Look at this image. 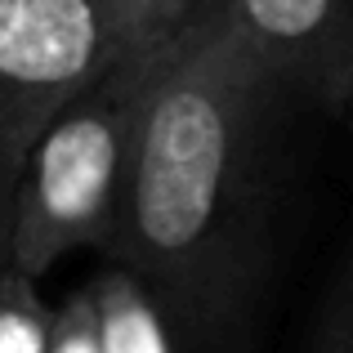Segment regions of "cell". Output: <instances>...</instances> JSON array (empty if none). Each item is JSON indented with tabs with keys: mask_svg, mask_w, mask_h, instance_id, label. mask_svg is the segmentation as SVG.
I'll use <instances>...</instances> for the list:
<instances>
[{
	"mask_svg": "<svg viewBox=\"0 0 353 353\" xmlns=\"http://www.w3.org/2000/svg\"><path fill=\"white\" fill-rule=\"evenodd\" d=\"M291 99L197 14L148 59L108 259L170 353H246L273 273Z\"/></svg>",
	"mask_w": 353,
	"mask_h": 353,
	"instance_id": "obj_1",
	"label": "cell"
},
{
	"mask_svg": "<svg viewBox=\"0 0 353 353\" xmlns=\"http://www.w3.org/2000/svg\"><path fill=\"white\" fill-rule=\"evenodd\" d=\"M148 63L108 59L32 143L0 224V268L41 282L59 259L112 241Z\"/></svg>",
	"mask_w": 353,
	"mask_h": 353,
	"instance_id": "obj_2",
	"label": "cell"
},
{
	"mask_svg": "<svg viewBox=\"0 0 353 353\" xmlns=\"http://www.w3.org/2000/svg\"><path fill=\"white\" fill-rule=\"evenodd\" d=\"M108 63V27L90 0H0V224L32 143Z\"/></svg>",
	"mask_w": 353,
	"mask_h": 353,
	"instance_id": "obj_3",
	"label": "cell"
},
{
	"mask_svg": "<svg viewBox=\"0 0 353 353\" xmlns=\"http://www.w3.org/2000/svg\"><path fill=\"white\" fill-rule=\"evenodd\" d=\"M241 54L282 90L322 112H345L353 94L349 0H206Z\"/></svg>",
	"mask_w": 353,
	"mask_h": 353,
	"instance_id": "obj_4",
	"label": "cell"
},
{
	"mask_svg": "<svg viewBox=\"0 0 353 353\" xmlns=\"http://www.w3.org/2000/svg\"><path fill=\"white\" fill-rule=\"evenodd\" d=\"M201 9H206V0H121L117 18H112V32H108V59L148 63Z\"/></svg>",
	"mask_w": 353,
	"mask_h": 353,
	"instance_id": "obj_5",
	"label": "cell"
},
{
	"mask_svg": "<svg viewBox=\"0 0 353 353\" xmlns=\"http://www.w3.org/2000/svg\"><path fill=\"white\" fill-rule=\"evenodd\" d=\"M50 318L36 286L0 268V353H45Z\"/></svg>",
	"mask_w": 353,
	"mask_h": 353,
	"instance_id": "obj_6",
	"label": "cell"
},
{
	"mask_svg": "<svg viewBox=\"0 0 353 353\" xmlns=\"http://www.w3.org/2000/svg\"><path fill=\"white\" fill-rule=\"evenodd\" d=\"M309 353H353V286H349V264L336 268L331 295L322 313L313 318Z\"/></svg>",
	"mask_w": 353,
	"mask_h": 353,
	"instance_id": "obj_7",
	"label": "cell"
},
{
	"mask_svg": "<svg viewBox=\"0 0 353 353\" xmlns=\"http://www.w3.org/2000/svg\"><path fill=\"white\" fill-rule=\"evenodd\" d=\"M45 353H103V336H99V318H94L90 286L77 291L50 318V345H45Z\"/></svg>",
	"mask_w": 353,
	"mask_h": 353,
	"instance_id": "obj_8",
	"label": "cell"
},
{
	"mask_svg": "<svg viewBox=\"0 0 353 353\" xmlns=\"http://www.w3.org/2000/svg\"><path fill=\"white\" fill-rule=\"evenodd\" d=\"M90 5H94L99 14H103V27L112 32V18H117V5H121V0H90Z\"/></svg>",
	"mask_w": 353,
	"mask_h": 353,
	"instance_id": "obj_9",
	"label": "cell"
}]
</instances>
